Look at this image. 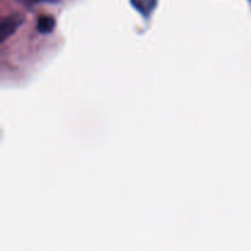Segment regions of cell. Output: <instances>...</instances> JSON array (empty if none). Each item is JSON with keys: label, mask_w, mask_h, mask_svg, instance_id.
Listing matches in <instances>:
<instances>
[{"label": "cell", "mask_w": 251, "mask_h": 251, "mask_svg": "<svg viewBox=\"0 0 251 251\" xmlns=\"http://www.w3.org/2000/svg\"><path fill=\"white\" fill-rule=\"evenodd\" d=\"M22 21H24V19H22V16H19V15L9 16L2 20L1 25H0V41L4 42L5 39L9 38L19 28Z\"/></svg>", "instance_id": "1"}, {"label": "cell", "mask_w": 251, "mask_h": 251, "mask_svg": "<svg viewBox=\"0 0 251 251\" xmlns=\"http://www.w3.org/2000/svg\"><path fill=\"white\" fill-rule=\"evenodd\" d=\"M55 27V20L51 16H42L39 17L38 22H37V29L41 33H49Z\"/></svg>", "instance_id": "2"}, {"label": "cell", "mask_w": 251, "mask_h": 251, "mask_svg": "<svg viewBox=\"0 0 251 251\" xmlns=\"http://www.w3.org/2000/svg\"><path fill=\"white\" fill-rule=\"evenodd\" d=\"M157 0H132V4L136 9H139L142 14L149 15L150 11L154 7Z\"/></svg>", "instance_id": "3"}, {"label": "cell", "mask_w": 251, "mask_h": 251, "mask_svg": "<svg viewBox=\"0 0 251 251\" xmlns=\"http://www.w3.org/2000/svg\"><path fill=\"white\" fill-rule=\"evenodd\" d=\"M31 1H42V0H31ZM46 1H54V0H46Z\"/></svg>", "instance_id": "4"}]
</instances>
